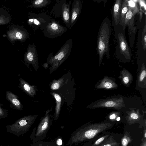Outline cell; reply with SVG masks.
<instances>
[{
    "mask_svg": "<svg viewBox=\"0 0 146 146\" xmlns=\"http://www.w3.org/2000/svg\"><path fill=\"white\" fill-rule=\"evenodd\" d=\"M64 81L62 79L56 80L53 82L51 86V88L54 90H57L59 88L60 86L63 83Z\"/></svg>",
    "mask_w": 146,
    "mask_h": 146,
    "instance_id": "cb8c5ba5",
    "label": "cell"
},
{
    "mask_svg": "<svg viewBox=\"0 0 146 146\" xmlns=\"http://www.w3.org/2000/svg\"><path fill=\"white\" fill-rule=\"evenodd\" d=\"M110 123L86 124L76 129L71 135L67 145H76L88 141L99 134L111 128Z\"/></svg>",
    "mask_w": 146,
    "mask_h": 146,
    "instance_id": "6da1fadb",
    "label": "cell"
},
{
    "mask_svg": "<svg viewBox=\"0 0 146 146\" xmlns=\"http://www.w3.org/2000/svg\"><path fill=\"white\" fill-rule=\"evenodd\" d=\"M71 1L67 3L66 1L64 0L61 9V16L66 26L69 28L70 27V7Z\"/></svg>",
    "mask_w": 146,
    "mask_h": 146,
    "instance_id": "9c48e42d",
    "label": "cell"
},
{
    "mask_svg": "<svg viewBox=\"0 0 146 146\" xmlns=\"http://www.w3.org/2000/svg\"><path fill=\"white\" fill-rule=\"evenodd\" d=\"M31 146H59L56 142L54 141L47 142L42 141L33 143Z\"/></svg>",
    "mask_w": 146,
    "mask_h": 146,
    "instance_id": "7402d4cb",
    "label": "cell"
},
{
    "mask_svg": "<svg viewBox=\"0 0 146 146\" xmlns=\"http://www.w3.org/2000/svg\"><path fill=\"white\" fill-rule=\"evenodd\" d=\"M53 95L57 103L56 111L54 116V120L55 121H56L59 116L61 98V97L57 94L54 93Z\"/></svg>",
    "mask_w": 146,
    "mask_h": 146,
    "instance_id": "44dd1931",
    "label": "cell"
},
{
    "mask_svg": "<svg viewBox=\"0 0 146 146\" xmlns=\"http://www.w3.org/2000/svg\"><path fill=\"white\" fill-rule=\"evenodd\" d=\"M111 23L108 17L102 22L98 34L97 42L98 53L100 61L104 55L108 57L109 54V41L111 32Z\"/></svg>",
    "mask_w": 146,
    "mask_h": 146,
    "instance_id": "7a4b0ae2",
    "label": "cell"
},
{
    "mask_svg": "<svg viewBox=\"0 0 146 146\" xmlns=\"http://www.w3.org/2000/svg\"><path fill=\"white\" fill-rule=\"evenodd\" d=\"M138 11L139 10L134 9L129 5V9L125 15L123 25V30L127 26H130L132 25L133 23L135 16Z\"/></svg>",
    "mask_w": 146,
    "mask_h": 146,
    "instance_id": "4fadbf2b",
    "label": "cell"
},
{
    "mask_svg": "<svg viewBox=\"0 0 146 146\" xmlns=\"http://www.w3.org/2000/svg\"><path fill=\"white\" fill-rule=\"evenodd\" d=\"M63 0H58L55 5L53 7L51 12L53 13L55 16H61V9L62 5L64 1Z\"/></svg>",
    "mask_w": 146,
    "mask_h": 146,
    "instance_id": "d6986e66",
    "label": "cell"
},
{
    "mask_svg": "<svg viewBox=\"0 0 146 146\" xmlns=\"http://www.w3.org/2000/svg\"><path fill=\"white\" fill-rule=\"evenodd\" d=\"M5 94L7 99L16 109L19 110H22L23 106L16 95L9 91H7Z\"/></svg>",
    "mask_w": 146,
    "mask_h": 146,
    "instance_id": "8fae6325",
    "label": "cell"
},
{
    "mask_svg": "<svg viewBox=\"0 0 146 146\" xmlns=\"http://www.w3.org/2000/svg\"><path fill=\"white\" fill-rule=\"evenodd\" d=\"M143 136L141 139V141L146 139V126L144 127Z\"/></svg>",
    "mask_w": 146,
    "mask_h": 146,
    "instance_id": "f546056e",
    "label": "cell"
},
{
    "mask_svg": "<svg viewBox=\"0 0 146 146\" xmlns=\"http://www.w3.org/2000/svg\"><path fill=\"white\" fill-rule=\"evenodd\" d=\"M51 2L50 0H36L33 1L29 6L35 8H39L46 7Z\"/></svg>",
    "mask_w": 146,
    "mask_h": 146,
    "instance_id": "e0dca14e",
    "label": "cell"
},
{
    "mask_svg": "<svg viewBox=\"0 0 146 146\" xmlns=\"http://www.w3.org/2000/svg\"><path fill=\"white\" fill-rule=\"evenodd\" d=\"M8 36L11 40H23L28 37V34L25 31L18 30H13L8 33Z\"/></svg>",
    "mask_w": 146,
    "mask_h": 146,
    "instance_id": "9a60e30c",
    "label": "cell"
},
{
    "mask_svg": "<svg viewBox=\"0 0 146 146\" xmlns=\"http://www.w3.org/2000/svg\"><path fill=\"white\" fill-rule=\"evenodd\" d=\"M118 39L121 54L127 59L131 57V52L126 40L122 33H119Z\"/></svg>",
    "mask_w": 146,
    "mask_h": 146,
    "instance_id": "30bf717a",
    "label": "cell"
},
{
    "mask_svg": "<svg viewBox=\"0 0 146 146\" xmlns=\"http://www.w3.org/2000/svg\"><path fill=\"white\" fill-rule=\"evenodd\" d=\"M139 146H146V139L141 141Z\"/></svg>",
    "mask_w": 146,
    "mask_h": 146,
    "instance_id": "1f68e13d",
    "label": "cell"
},
{
    "mask_svg": "<svg viewBox=\"0 0 146 146\" xmlns=\"http://www.w3.org/2000/svg\"><path fill=\"white\" fill-rule=\"evenodd\" d=\"M109 135H104L96 140L91 146H98L106 139L109 137Z\"/></svg>",
    "mask_w": 146,
    "mask_h": 146,
    "instance_id": "d4e9b609",
    "label": "cell"
},
{
    "mask_svg": "<svg viewBox=\"0 0 146 146\" xmlns=\"http://www.w3.org/2000/svg\"><path fill=\"white\" fill-rule=\"evenodd\" d=\"M7 21V20L5 19L2 17H0V25L6 23Z\"/></svg>",
    "mask_w": 146,
    "mask_h": 146,
    "instance_id": "f1b7e54d",
    "label": "cell"
},
{
    "mask_svg": "<svg viewBox=\"0 0 146 146\" xmlns=\"http://www.w3.org/2000/svg\"><path fill=\"white\" fill-rule=\"evenodd\" d=\"M129 9L127 0L123 1L122 3L119 23L123 26L125 15Z\"/></svg>",
    "mask_w": 146,
    "mask_h": 146,
    "instance_id": "2e32d148",
    "label": "cell"
},
{
    "mask_svg": "<svg viewBox=\"0 0 146 146\" xmlns=\"http://www.w3.org/2000/svg\"><path fill=\"white\" fill-rule=\"evenodd\" d=\"M120 117H118L117 118V119H116V120L117 121H119L120 120Z\"/></svg>",
    "mask_w": 146,
    "mask_h": 146,
    "instance_id": "e575fe53",
    "label": "cell"
},
{
    "mask_svg": "<svg viewBox=\"0 0 146 146\" xmlns=\"http://www.w3.org/2000/svg\"><path fill=\"white\" fill-rule=\"evenodd\" d=\"M122 0H116L114 4L113 9V17L116 25L119 23L122 3Z\"/></svg>",
    "mask_w": 146,
    "mask_h": 146,
    "instance_id": "7c38bea8",
    "label": "cell"
},
{
    "mask_svg": "<svg viewBox=\"0 0 146 146\" xmlns=\"http://www.w3.org/2000/svg\"><path fill=\"white\" fill-rule=\"evenodd\" d=\"M142 44L143 50H145L146 48V21H145L144 28L142 31Z\"/></svg>",
    "mask_w": 146,
    "mask_h": 146,
    "instance_id": "603a6c76",
    "label": "cell"
},
{
    "mask_svg": "<svg viewBox=\"0 0 146 146\" xmlns=\"http://www.w3.org/2000/svg\"><path fill=\"white\" fill-rule=\"evenodd\" d=\"M19 87L24 92L31 96H33L35 94L36 92L34 87L30 85L23 79L20 77Z\"/></svg>",
    "mask_w": 146,
    "mask_h": 146,
    "instance_id": "5bb4252c",
    "label": "cell"
},
{
    "mask_svg": "<svg viewBox=\"0 0 146 146\" xmlns=\"http://www.w3.org/2000/svg\"><path fill=\"white\" fill-rule=\"evenodd\" d=\"M82 2L81 0H74L73 1L71 11H70V29L77 20L80 14Z\"/></svg>",
    "mask_w": 146,
    "mask_h": 146,
    "instance_id": "ba28073f",
    "label": "cell"
},
{
    "mask_svg": "<svg viewBox=\"0 0 146 146\" xmlns=\"http://www.w3.org/2000/svg\"><path fill=\"white\" fill-rule=\"evenodd\" d=\"M123 80L125 84L129 82V79L127 77H125L123 78Z\"/></svg>",
    "mask_w": 146,
    "mask_h": 146,
    "instance_id": "d6a6232c",
    "label": "cell"
},
{
    "mask_svg": "<svg viewBox=\"0 0 146 146\" xmlns=\"http://www.w3.org/2000/svg\"><path fill=\"white\" fill-rule=\"evenodd\" d=\"M29 16L28 23L35 29L43 30L51 19L49 16L44 13H31Z\"/></svg>",
    "mask_w": 146,
    "mask_h": 146,
    "instance_id": "8992f818",
    "label": "cell"
},
{
    "mask_svg": "<svg viewBox=\"0 0 146 146\" xmlns=\"http://www.w3.org/2000/svg\"><path fill=\"white\" fill-rule=\"evenodd\" d=\"M104 86L107 88H110L112 87V84L110 83L107 82L105 84Z\"/></svg>",
    "mask_w": 146,
    "mask_h": 146,
    "instance_id": "4dcf8cb0",
    "label": "cell"
},
{
    "mask_svg": "<svg viewBox=\"0 0 146 146\" xmlns=\"http://www.w3.org/2000/svg\"><path fill=\"white\" fill-rule=\"evenodd\" d=\"M105 105L107 107H112L115 106V103L113 101H109L106 103Z\"/></svg>",
    "mask_w": 146,
    "mask_h": 146,
    "instance_id": "4316f807",
    "label": "cell"
},
{
    "mask_svg": "<svg viewBox=\"0 0 146 146\" xmlns=\"http://www.w3.org/2000/svg\"><path fill=\"white\" fill-rule=\"evenodd\" d=\"M119 143L117 142L113 136L111 135L104 140L98 146H119Z\"/></svg>",
    "mask_w": 146,
    "mask_h": 146,
    "instance_id": "ac0fdd59",
    "label": "cell"
},
{
    "mask_svg": "<svg viewBox=\"0 0 146 146\" xmlns=\"http://www.w3.org/2000/svg\"><path fill=\"white\" fill-rule=\"evenodd\" d=\"M146 71L145 70H143L141 72L140 78V80L142 81L146 76Z\"/></svg>",
    "mask_w": 146,
    "mask_h": 146,
    "instance_id": "83f0119b",
    "label": "cell"
},
{
    "mask_svg": "<svg viewBox=\"0 0 146 146\" xmlns=\"http://www.w3.org/2000/svg\"><path fill=\"white\" fill-rule=\"evenodd\" d=\"M52 124V121L49 114L46 113L41 118L36 130H35L33 137V143L44 139Z\"/></svg>",
    "mask_w": 146,
    "mask_h": 146,
    "instance_id": "277c9868",
    "label": "cell"
},
{
    "mask_svg": "<svg viewBox=\"0 0 146 146\" xmlns=\"http://www.w3.org/2000/svg\"><path fill=\"white\" fill-rule=\"evenodd\" d=\"M132 141V137L130 132H126L121 138V146H127Z\"/></svg>",
    "mask_w": 146,
    "mask_h": 146,
    "instance_id": "ffe728a7",
    "label": "cell"
},
{
    "mask_svg": "<svg viewBox=\"0 0 146 146\" xmlns=\"http://www.w3.org/2000/svg\"><path fill=\"white\" fill-rule=\"evenodd\" d=\"M116 116L114 114H112L110 115V119H114L115 118Z\"/></svg>",
    "mask_w": 146,
    "mask_h": 146,
    "instance_id": "836d02e7",
    "label": "cell"
},
{
    "mask_svg": "<svg viewBox=\"0 0 146 146\" xmlns=\"http://www.w3.org/2000/svg\"><path fill=\"white\" fill-rule=\"evenodd\" d=\"M24 60L26 64H31L35 69L38 68V55L34 44H29L28 46L27 51L25 54Z\"/></svg>",
    "mask_w": 146,
    "mask_h": 146,
    "instance_id": "52a82bcc",
    "label": "cell"
},
{
    "mask_svg": "<svg viewBox=\"0 0 146 146\" xmlns=\"http://www.w3.org/2000/svg\"><path fill=\"white\" fill-rule=\"evenodd\" d=\"M6 113V111L2 108V105L0 103V116L4 115Z\"/></svg>",
    "mask_w": 146,
    "mask_h": 146,
    "instance_id": "484cf974",
    "label": "cell"
},
{
    "mask_svg": "<svg viewBox=\"0 0 146 146\" xmlns=\"http://www.w3.org/2000/svg\"><path fill=\"white\" fill-rule=\"evenodd\" d=\"M84 146V145H83V146Z\"/></svg>",
    "mask_w": 146,
    "mask_h": 146,
    "instance_id": "d590c367",
    "label": "cell"
},
{
    "mask_svg": "<svg viewBox=\"0 0 146 146\" xmlns=\"http://www.w3.org/2000/svg\"><path fill=\"white\" fill-rule=\"evenodd\" d=\"M67 31L66 28L52 19L43 30L44 36L51 39L60 37Z\"/></svg>",
    "mask_w": 146,
    "mask_h": 146,
    "instance_id": "5b68a950",
    "label": "cell"
},
{
    "mask_svg": "<svg viewBox=\"0 0 146 146\" xmlns=\"http://www.w3.org/2000/svg\"><path fill=\"white\" fill-rule=\"evenodd\" d=\"M73 41L69 38L54 55L51 53L48 55L47 63L51 65V70L57 69L68 58L71 53Z\"/></svg>",
    "mask_w": 146,
    "mask_h": 146,
    "instance_id": "3957f363",
    "label": "cell"
}]
</instances>
